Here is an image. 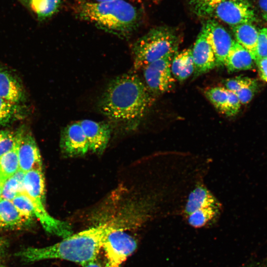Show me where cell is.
I'll return each mask as SVG.
<instances>
[{
    "instance_id": "obj_1",
    "label": "cell",
    "mask_w": 267,
    "mask_h": 267,
    "mask_svg": "<svg viewBox=\"0 0 267 267\" xmlns=\"http://www.w3.org/2000/svg\"><path fill=\"white\" fill-rule=\"evenodd\" d=\"M123 219H114L63 238L44 247H28L15 254L26 263L44 260L61 259L83 265L96 258L110 233L115 229H127Z\"/></svg>"
},
{
    "instance_id": "obj_2",
    "label": "cell",
    "mask_w": 267,
    "mask_h": 267,
    "mask_svg": "<svg viewBox=\"0 0 267 267\" xmlns=\"http://www.w3.org/2000/svg\"><path fill=\"white\" fill-rule=\"evenodd\" d=\"M154 101L145 83L134 73L113 79L99 98V111L110 120L129 126L137 125Z\"/></svg>"
},
{
    "instance_id": "obj_3",
    "label": "cell",
    "mask_w": 267,
    "mask_h": 267,
    "mask_svg": "<svg viewBox=\"0 0 267 267\" xmlns=\"http://www.w3.org/2000/svg\"><path fill=\"white\" fill-rule=\"evenodd\" d=\"M79 15L104 30L122 35L132 32L138 22L137 9L124 0L86 2Z\"/></svg>"
},
{
    "instance_id": "obj_4",
    "label": "cell",
    "mask_w": 267,
    "mask_h": 267,
    "mask_svg": "<svg viewBox=\"0 0 267 267\" xmlns=\"http://www.w3.org/2000/svg\"><path fill=\"white\" fill-rule=\"evenodd\" d=\"M179 42L178 34L170 27L158 26L150 30L133 45L134 69H142L170 52L178 50Z\"/></svg>"
},
{
    "instance_id": "obj_5",
    "label": "cell",
    "mask_w": 267,
    "mask_h": 267,
    "mask_svg": "<svg viewBox=\"0 0 267 267\" xmlns=\"http://www.w3.org/2000/svg\"><path fill=\"white\" fill-rule=\"evenodd\" d=\"M222 209L221 201L202 180L189 192L181 214L190 226L200 228L217 220Z\"/></svg>"
},
{
    "instance_id": "obj_6",
    "label": "cell",
    "mask_w": 267,
    "mask_h": 267,
    "mask_svg": "<svg viewBox=\"0 0 267 267\" xmlns=\"http://www.w3.org/2000/svg\"><path fill=\"white\" fill-rule=\"evenodd\" d=\"M177 51H172L142 69L144 83L153 95L169 92L174 89L176 80L172 75L171 65Z\"/></svg>"
},
{
    "instance_id": "obj_7",
    "label": "cell",
    "mask_w": 267,
    "mask_h": 267,
    "mask_svg": "<svg viewBox=\"0 0 267 267\" xmlns=\"http://www.w3.org/2000/svg\"><path fill=\"white\" fill-rule=\"evenodd\" d=\"M125 229H115L105 239L102 247L105 258L104 267H121L122 263L136 250V240L125 232Z\"/></svg>"
},
{
    "instance_id": "obj_8",
    "label": "cell",
    "mask_w": 267,
    "mask_h": 267,
    "mask_svg": "<svg viewBox=\"0 0 267 267\" xmlns=\"http://www.w3.org/2000/svg\"><path fill=\"white\" fill-rule=\"evenodd\" d=\"M213 13L231 27L252 23L256 20L253 6L247 0H224L216 7Z\"/></svg>"
},
{
    "instance_id": "obj_9",
    "label": "cell",
    "mask_w": 267,
    "mask_h": 267,
    "mask_svg": "<svg viewBox=\"0 0 267 267\" xmlns=\"http://www.w3.org/2000/svg\"><path fill=\"white\" fill-rule=\"evenodd\" d=\"M19 170L24 173L42 170L41 155L31 133L25 127L16 131Z\"/></svg>"
},
{
    "instance_id": "obj_10",
    "label": "cell",
    "mask_w": 267,
    "mask_h": 267,
    "mask_svg": "<svg viewBox=\"0 0 267 267\" xmlns=\"http://www.w3.org/2000/svg\"><path fill=\"white\" fill-rule=\"evenodd\" d=\"M202 30L215 54L216 67L224 66L234 40L227 31L215 20H207L203 25Z\"/></svg>"
},
{
    "instance_id": "obj_11",
    "label": "cell",
    "mask_w": 267,
    "mask_h": 267,
    "mask_svg": "<svg viewBox=\"0 0 267 267\" xmlns=\"http://www.w3.org/2000/svg\"><path fill=\"white\" fill-rule=\"evenodd\" d=\"M60 147L62 152L70 157L83 156L89 150L86 136L79 121L67 125L63 129Z\"/></svg>"
},
{
    "instance_id": "obj_12",
    "label": "cell",
    "mask_w": 267,
    "mask_h": 267,
    "mask_svg": "<svg viewBox=\"0 0 267 267\" xmlns=\"http://www.w3.org/2000/svg\"><path fill=\"white\" fill-rule=\"evenodd\" d=\"M204 93L216 109L226 117H234L239 112L241 104L238 97L224 87L210 88Z\"/></svg>"
},
{
    "instance_id": "obj_13",
    "label": "cell",
    "mask_w": 267,
    "mask_h": 267,
    "mask_svg": "<svg viewBox=\"0 0 267 267\" xmlns=\"http://www.w3.org/2000/svg\"><path fill=\"white\" fill-rule=\"evenodd\" d=\"M0 97L12 103L23 104L27 96L22 81L10 69L0 66Z\"/></svg>"
},
{
    "instance_id": "obj_14",
    "label": "cell",
    "mask_w": 267,
    "mask_h": 267,
    "mask_svg": "<svg viewBox=\"0 0 267 267\" xmlns=\"http://www.w3.org/2000/svg\"><path fill=\"white\" fill-rule=\"evenodd\" d=\"M192 51L194 65V77L207 73L216 67L215 54L202 29Z\"/></svg>"
},
{
    "instance_id": "obj_15",
    "label": "cell",
    "mask_w": 267,
    "mask_h": 267,
    "mask_svg": "<svg viewBox=\"0 0 267 267\" xmlns=\"http://www.w3.org/2000/svg\"><path fill=\"white\" fill-rule=\"evenodd\" d=\"M86 136L89 150L102 153L107 147L111 136V128L106 123L85 119L79 121Z\"/></svg>"
},
{
    "instance_id": "obj_16",
    "label": "cell",
    "mask_w": 267,
    "mask_h": 267,
    "mask_svg": "<svg viewBox=\"0 0 267 267\" xmlns=\"http://www.w3.org/2000/svg\"><path fill=\"white\" fill-rule=\"evenodd\" d=\"M32 220L21 213L10 200L0 199V227L17 229L28 225Z\"/></svg>"
},
{
    "instance_id": "obj_17",
    "label": "cell",
    "mask_w": 267,
    "mask_h": 267,
    "mask_svg": "<svg viewBox=\"0 0 267 267\" xmlns=\"http://www.w3.org/2000/svg\"><path fill=\"white\" fill-rule=\"evenodd\" d=\"M254 61L249 51L234 40L224 66L228 72H235L252 68Z\"/></svg>"
},
{
    "instance_id": "obj_18",
    "label": "cell",
    "mask_w": 267,
    "mask_h": 267,
    "mask_svg": "<svg viewBox=\"0 0 267 267\" xmlns=\"http://www.w3.org/2000/svg\"><path fill=\"white\" fill-rule=\"evenodd\" d=\"M171 69L175 79L179 82H183L193 75L194 65L192 48L177 51L172 59Z\"/></svg>"
},
{
    "instance_id": "obj_19",
    "label": "cell",
    "mask_w": 267,
    "mask_h": 267,
    "mask_svg": "<svg viewBox=\"0 0 267 267\" xmlns=\"http://www.w3.org/2000/svg\"><path fill=\"white\" fill-rule=\"evenodd\" d=\"M24 186V192L33 202L44 204L45 182L42 170H34L26 173Z\"/></svg>"
},
{
    "instance_id": "obj_20",
    "label": "cell",
    "mask_w": 267,
    "mask_h": 267,
    "mask_svg": "<svg viewBox=\"0 0 267 267\" xmlns=\"http://www.w3.org/2000/svg\"><path fill=\"white\" fill-rule=\"evenodd\" d=\"M235 41L247 49L254 61L257 59L258 31L252 23H244L231 27Z\"/></svg>"
},
{
    "instance_id": "obj_21",
    "label": "cell",
    "mask_w": 267,
    "mask_h": 267,
    "mask_svg": "<svg viewBox=\"0 0 267 267\" xmlns=\"http://www.w3.org/2000/svg\"><path fill=\"white\" fill-rule=\"evenodd\" d=\"M29 112L30 108L25 104L12 103L0 97V127L25 118Z\"/></svg>"
},
{
    "instance_id": "obj_22",
    "label": "cell",
    "mask_w": 267,
    "mask_h": 267,
    "mask_svg": "<svg viewBox=\"0 0 267 267\" xmlns=\"http://www.w3.org/2000/svg\"><path fill=\"white\" fill-rule=\"evenodd\" d=\"M25 173L21 170L6 178L2 189L1 198L12 201L18 194L24 191Z\"/></svg>"
},
{
    "instance_id": "obj_23",
    "label": "cell",
    "mask_w": 267,
    "mask_h": 267,
    "mask_svg": "<svg viewBox=\"0 0 267 267\" xmlns=\"http://www.w3.org/2000/svg\"><path fill=\"white\" fill-rule=\"evenodd\" d=\"M19 170V164L16 146L0 156V175L10 177Z\"/></svg>"
},
{
    "instance_id": "obj_24",
    "label": "cell",
    "mask_w": 267,
    "mask_h": 267,
    "mask_svg": "<svg viewBox=\"0 0 267 267\" xmlns=\"http://www.w3.org/2000/svg\"><path fill=\"white\" fill-rule=\"evenodd\" d=\"M30 6L41 20L48 18L58 10L60 0H29Z\"/></svg>"
},
{
    "instance_id": "obj_25",
    "label": "cell",
    "mask_w": 267,
    "mask_h": 267,
    "mask_svg": "<svg viewBox=\"0 0 267 267\" xmlns=\"http://www.w3.org/2000/svg\"><path fill=\"white\" fill-rule=\"evenodd\" d=\"M224 0H189L194 12L198 16H206L213 13L216 7Z\"/></svg>"
},
{
    "instance_id": "obj_26",
    "label": "cell",
    "mask_w": 267,
    "mask_h": 267,
    "mask_svg": "<svg viewBox=\"0 0 267 267\" xmlns=\"http://www.w3.org/2000/svg\"><path fill=\"white\" fill-rule=\"evenodd\" d=\"M11 201L16 208L27 217L31 220L35 218L33 205L25 192L18 194Z\"/></svg>"
},
{
    "instance_id": "obj_27",
    "label": "cell",
    "mask_w": 267,
    "mask_h": 267,
    "mask_svg": "<svg viewBox=\"0 0 267 267\" xmlns=\"http://www.w3.org/2000/svg\"><path fill=\"white\" fill-rule=\"evenodd\" d=\"M258 89L257 81L251 78L249 82L242 87L235 93L238 97L241 104H246L250 102Z\"/></svg>"
},
{
    "instance_id": "obj_28",
    "label": "cell",
    "mask_w": 267,
    "mask_h": 267,
    "mask_svg": "<svg viewBox=\"0 0 267 267\" xmlns=\"http://www.w3.org/2000/svg\"><path fill=\"white\" fill-rule=\"evenodd\" d=\"M17 132L0 131V156L12 149L17 145Z\"/></svg>"
},
{
    "instance_id": "obj_29",
    "label": "cell",
    "mask_w": 267,
    "mask_h": 267,
    "mask_svg": "<svg viewBox=\"0 0 267 267\" xmlns=\"http://www.w3.org/2000/svg\"><path fill=\"white\" fill-rule=\"evenodd\" d=\"M265 57H267V28H263L258 31L256 61Z\"/></svg>"
},
{
    "instance_id": "obj_30",
    "label": "cell",
    "mask_w": 267,
    "mask_h": 267,
    "mask_svg": "<svg viewBox=\"0 0 267 267\" xmlns=\"http://www.w3.org/2000/svg\"><path fill=\"white\" fill-rule=\"evenodd\" d=\"M250 79L249 77L238 76L224 80L223 84L224 88L235 93L247 83Z\"/></svg>"
},
{
    "instance_id": "obj_31",
    "label": "cell",
    "mask_w": 267,
    "mask_h": 267,
    "mask_svg": "<svg viewBox=\"0 0 267 267\" xmlns=\"http://www.w3.org/2000/svg\"><path fill=\"white\" fill-rule=\"evenodd\" d=\"M255 62L258 67L260 78L267 82V57L259 59Z\"/></svg>"
},
{
    "instance_id": "obj_32",
    "label": "cell",
    "mask_w": 267,
    "mask_h": 267,
    "mask_svg": "<svg viewBox=\"0 0 267 267\" xmlns=\"http://www.w3.org/2000/svg\"><path fill=\"white\" fill-rule=\"evenodd\" d=\"M243 267H267V256L264 259L249 263Z\"/></svg>"
},
{
    "instance_id": "obj_33",
    "label": "cell",
    "mask_w": 267,
    "mask_h": 267,
    "mask_svg": "<svg viewBox=\"0 0 267 267\" xmlns=\"http://www.w3.org/2000/svg\"><path fill=\"white\" fill-rule=\"evenodd\" d=\"M8 242L0 235V259L5 255L8 248Z\"/></svg>"
},
{
    "instance_id": "obj_34",
    "label": "cell",
    "mask_w": 267,
    "mask_h": 267,
    "mask_svg": "<svg viewBox=\"0 0 267 267\" xmlns=\"http://www.w3.org/2000/svg\"><path fill=\"white\" fill-rule=\"evenodd\" d=\"M259 6L263 17L267 21V0H259Z\"/></svg>"
},
{
    "instance_id": "obj_35",
    "label": "cell",
    "mask_w": 267,
    "mask_h": 267,
    "mask_svg": "<svg viewBox=\"0 0 267 267\" xmlns=\"http://www.w3.org/2000/svg\"><path fill=\"white\" fill-rule=\"evenodd\" d=\"M82 266L83 267H103L101 264L96 260V259L90 261Z\"/></svg>"
},
{
    "instance_id": "obj_36",
    "label": "cell",
    "mask_w": 267,
    "mask_h": 267,
    "mask_svg": "<svg viewBox=\"0 0 267 267\" xmlns=\"http://www.w3.org/2000/svg\"><path fill=\"white\" fill-rule=\"evenodd\" d=\"M7 178L0 175V199H1L2 189Z\"/></svg>"
},
{
    "instance_id": "obj_37",
    "label": "cell",
    "mask_w": 267,
    "mask_h": 267,
    "mask_svg": "<svg viewBox=\"0 0 267 267\" xmlns=\"http://www.w3.org/2000/svg\"><path fill=\"white\" fill-rule=\"evenodd\" d=\"M96 2H105V1H112L114 0H95Z\"/></svg>"
},
{
    "instance_id": "obj_38",
    "label": "cell",
    "mask_w": 267,
    "mask_h": 267,
    "mask_svg": "<svg viewBox=\"0 0 267 267\" xmlns=\"http://www.w3.org/2000/svg\"><path fill=\"white\" fill-rule=\"evenodd\" d=\"M0 267H5L0 265Z\"/></svg>"
}]
</instances>
